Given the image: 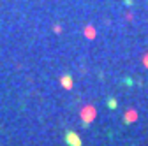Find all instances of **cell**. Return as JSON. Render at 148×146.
<instances>
[{"label":"cell","instance_id":"1","mask_svg":"<svg viewBox=\"0 0 148 146\" xmlns=\"http://www.w3.org/2000/svg\"><path fill=\"white\" fill-rule=\"evenodd\" d=\"M65 143L69 146H81V139L78 137L76 132H67L65 134Z\"/></svg>","mask_w":148,"mask_h":146},{"label":"cell","instance_id":"2","mask_svg":"<svg viewBox=\"0 0 148 146\" xmlns=\"http://www.w3.org/2000/svg\"><path fill=\"white\" fill-rule=\"evenodd\" d=\"M64 85L65 86H71V78H64Z\"/></svg>","mask_w":148,"mask_h":146},{"label":"cell","instance_id":"3","mask_svg":"<svg viewBox=\"0 0 148 146\" xmlns=\"http://www.w3.org/2000/svg\"><path fill=\"white\" fill-rule=\"evenodd\" d=\"M109 106H111V109H115V107H116V102L111 99V100H109Z\"/></svg>","mask_w":148,"mask_h":146}]
</instances>
